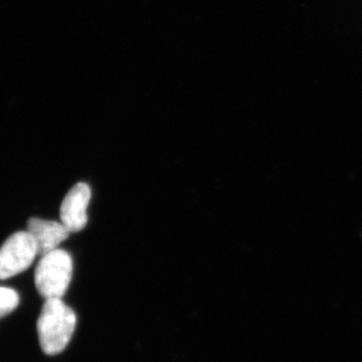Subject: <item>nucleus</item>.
<instances>
[{"label": "nucleus", "instance_id": "39448f33", "mask_svg": "<svg viewBox=\"0 0 362 362\" xmlns=\"http://www.w3.org/2000/svg\"><path fill=\"white\" fill-rule=\"evenodd\" d=\"M28 232L37 244L39 255L47 254L58 249L62 242L68 239L70 230L63 223L32 218L28 221Z\"/></svg>", "mask_w": 362, "mask_h": 362}, {"label": "nucleus", "instance_id": "f03ea898", "mask_svg": "<svg viewBox=\"0 0 362 362\" xmlns=\"http://www.w3.org/2000/svg\"><path fill=\"white\" fill-rule=\"evenodd\" d=\"M73 259L68 252L57 249L42 256L35 272L37 292L47 299H62L73 276Z\"/></svg>", "mask_w": 362, "mask_h": 362}, {"label": "nucleus", "instance_id": "f257e3e1", "mask_svg": "<svg viewBox=\"0 0 362 362\" xmlns=\"http://www.w3.org/2000/svg\"><path fill=\"white\" fill-rule=\"evenodd\" d=\"M76 324L75 312L62 299L45 300L37 320V334L42 351L47 356L61 354L68 346Z\"/></svg>", "mask_w": 362, "mask_h": 362}, {"label": "nucleus", "instance_id": "20e7f679", "mask_svg": "<svg viewBox=\"0 0 362 362\" xmlns=\"http://www.w3.org/2000/svg\"><path fill=\"white\" fill-rule=\"evenodd\" d=\"M90 188L78 182L69 190L59 209L61 221L71 233L82 230L88 223L87 209L90 201Z\"/></svg>", "mask_w": 362, "mask_h": 362}, {"label": "nucleus", "instance_id": "423d86ee", "mask_svg": "<svg viewBox=\"0 0 362 362\" xmlns=\"http://www.w3.org/2000/svg\"><path fill=\"white\" fill-rule=\"evenodd\" d=\"M20 296L13 289L0 287V318L8 315L18 308Z\"/></svg>", "mask_w": 362, "mask_h": 362}, {"label": "nucleus", "instance_id": "7ed1b4c3", "mask_svg": "<svg viewBox=\"0 0 362 362\" xmlns=\"http://www.w3.org/2000/svg\"><path fill=\"white\" fill-rule=\"evenodd\" d=\"M37 255V244L28 230L14 233L0 247V280L14 277L30 268Z\"/></svg>", "mask_w": 362, "mask_h": 362}]
</instances>
